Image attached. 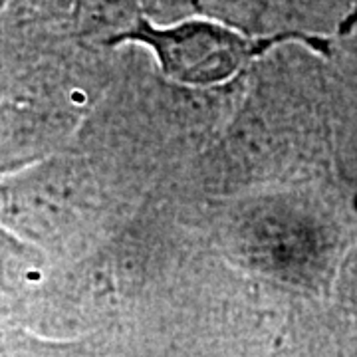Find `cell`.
Here are the masks:
<instances>
[{
	"instance_id": "cell-1",
	"label": "cell",
	"mask_w": 357,
	"mask_h": 357,
	"mask_svg": "<svg viewBox=\"0 0 357 357\" xmlns=\"http://www.w3.org/2000/svg\"><path fill=\"white\" fill-rule=\"evenodd\" d=\"M123 40L151 48L165 76L189 86H213L229 79L255 52L250 40L208 20H187L157 28L139 18L115 42Z\"/></svg>"
},
{
	"instance_id": "cell-3",
	"label": "cell",
	"mask_w": 357,
	"mask_h": 357,
	"mask_svg": "<svg viewBox=\"0 0 357 357\" xmlns=\"http://www.w3.org/2000/svg\"><path fill=\"white\" fill-rule=\"evenodd\" d=\"M6 2H8V0H0V13H2V8L6 6Z\"/></svg>"
},
{
	"instance_id": "cell-2",
	"label": "cell",
	"mask_w": 357,
	"mask_h": 357,
	"mask_svg": "<svg viewBox=\"0 0 357 357\" xmlns=\"http://www.w3.org/2000/svg\"><path fill=\"white\" fill-rule=\"evenodd\" d=\"M36 2L46 8H66L72 0H36Z\"/></svg>"
}]
</instances>
